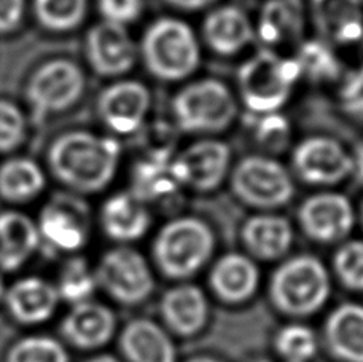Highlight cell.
I'll list each match as a JSON object with an SVG mask.
<instances>
[{"mask_svg": "<svg viewBox=\"0 0 363 362\" xmlns=\"http://www.w3.org/2000/svg\"><path fill=\"white\" fill-rule=\"evenodd\" d=\"M121 161V144L115 136L74 129L53 141L48 166L57 182L77 193H97L113 182Z\"/></svg>", "mask_w": 363, "mask_h": 362, "instance_id": "cell-1", "label": "cell"}, {"mask_svg": "<svg viewBox=\"0 0 363 362\" xmlns=\"http://www.w3.org/2000/svg\"><path fill=\"white\" fill-rule=\"evenodd\" d=\"M138 48L147 72L163 83L188 80L203 61L196 32L177 16H161L148 24Z\"/></svg>", "mask_w": 363, "mask_h": 362, "instance_id": "cell-2", "label": "cell"}, {"mask_svg": "<svg viewBox=\"0 0 363 362\" xmlns=\"http://www.w3.org/2000/svg\"><path fill=\"white\" fill-rule=\"evenodd\" d=\"M301 79V67L295 56L262 48L238 70L239 101L252 115L281 112Z\"/></svg>", "mask_w": 363, "mask_h": 362, "instance_id": "cell-3", "label": "cell"}, {"mask_svg": "<svg viewBox=\"0 0 363 362\" xmlns=\"http://www.w3.org/2000/svg\"><path fill=\"white\" fill-rule=\"evenodd\" d=\"M171 114L182 133L216 138L228 131L236 121L239 104L225 82L206 77L185 83L174 94Z\"/></svg>", "mask_w": 363, "mask_h": 362, "instance_id": "cell-4", "label": "cell"}, {"mask_svg": "<svg viewBox=\"0 0 363 362\" xmlns=\"http://www.w3.org/2000/svg\"><path fill=\"white\" fill-rule=\"evenodd\" d=\"M216 251V234L196 216L171 219L160 229L153 243L157 267L171 280L184 281L199 273Z\"/></svg>", "mask_w": 363, "mask_h": 362, "instance_id": "cell-5", "label": "cell"}, {"mask_svg": "<svg viewBox=\"0 0 363 362\" xmlns=\"http://www.w3.org/2000/svg\"><path fill=\"white\" fill-rule=\"evenodd\" d=\"M332 280L325 265L314 256L290 257L272 273L269 295L279 312L306 318L325 305Z\"/></svg>", "mask_w": 363, "mask_h": 362, "instance_id": "cell-6", "label": "cell"}, {"mask_svg": "<svg viewBox=\"0 0 363 362\" xmlns=\"http://www.w3.org/2000/svg\"><path fill=\"white\" fill-rule=\"evenodd\" d=\"M228 180L239 202L262 212L287 206L295 195L294 174L271 155L250 153L239 158Z\"/></svg>", "mask_w": 363, "mask_h": 362, "instance_id": "cell-7", "label": "cell"}, {"mask_svg": "<svg viewBox=\"0 0 363 362\" xmlns=\"http://www.w3.org/2000/svg\"><path fill=\"white\" fill-rule=\"evenodd\" d=\"M291 174L303 184L328 190L352 176V153L332 136H308L291 150Z\"/></svg>", "mask_w": 363, "mask_h": 362, "instance_id": "cell-8", "label": "cell"}, {"mask_svg": "<svg viewBox=\"0 0 363 362\" xmlns=\"http://www.w3.org/2000/svg\"><path fill=\"white\" fill-rule=\"evenodd\" d=\"M85 89L86 75L79 64L57 57L37 67L28 82L26 96L37 117H47L74 107Z\"/></svg>", "mask_w": 363, "mask_h": 362, "instance_id": "cell-9", "label": "cell"}, {"mask_svg": "<svg viewBox=\"0 0 363 362\" xmlns=\"http://www.w3.org/2000/svg\"><path fill=\"white\" fill-rule=\"evenodd\" d=\"M97 286L121 305H139L155 289L153 271L138 249L118 246L101 257L94 270Z\"/></svg>", "mask_w": 363, "mask_h": 362, "instance_id": "cell-10", "label": "cell"}, {"mask_svg": "<svg viewBox=\"0 0 363 362\" xmlns=\"http://www.w3.org/2000/svg\"><path fill=\"white\" fill-rule=\"evenodd\" d=\"M233 150L218 138H199L172 157V170L182 190L211 193L230 177Z\"/></svg>", "mask_w": 363, "mask_h": 362, "instance_id": "cell-11", "label": "cell"}, {"mask_svg": "<svg viewBox=\"0 0 363 362\" xmlns=\"http://www.w3.org/2000/svg\"><path fill=\"white\" fill-rule=\"evenodd\" d=\"M298 224L315 243L345 241L355 225V209L345 193L332 189L315 192L298 206Z\"/></svg>", "mask_w": 363, "mask_h": 362, "instance_id": "cell-12", "label": "cell"}, {"mask_svg": "<svg viewBox=\"0 0 363 362\" xmlns=\"http://www.w3.org/2000/svg\"><path fill=\"white\" fill-rule=\"evenodd\" d=\"M153 96L144 82L120 79L97 98V114L110 133L133 136L140 131L152 112Z\"/></svg>", "mask_w": 363, "mask_h": 362, "instance_id": "cell-13", "label": "cell"}, {"mask_svg": "<svg viewBox=\"0 0 363 362\" xmlns=\"http://www.w3.org/2000/svg\"><path fill=\"white\" fill-rule=\"evenodd\" d=\"M85 50L91 69L107 79H121L139 61V48L125 26L104 19L88 31Z\"/></svg>", "mask_w": 363, "mask_h": 362, "instance_id": "cell-14", "label": "cell"}, {"mask_svg": "<svg viewBox=\"0 0 363 362\" xmlns=\"http://www.w3.org/2000/svg\"><path fill=\"white\" fill-rule=\"evenodd\" d=\"M40 243L53 252L75 254L88 243V217L83 206L72 198L62 197L50 202L37 222Z\"/></svg>", "mask_w": 363, "mask_h": 362, "instance_id": "cell-15", "label": "cell"}, {"mask_svg": "<svg viewBox=\"0 0 363 362\" xmlns=\"http://www.w3.org/2000/svg\"><path fill=\"white\" fill-rule=\"evenodd\" d=\"M201 37L207 50L220 57H233L250 47L257 38L255 24L238 5H218L207 13Z\"/></svg>", "mask_w": 363, "mask_h": 362, "instance_id": "cell-16", "label": "cell"}, {"mask_svg": "<svg viewBox=\"0 0 363 362\" xmlns=\"http://www.w3.org/2000/svg\"><path fill=\"white\" fill-rule=\"evenodd\" d=\"M306 11L303 0H267L257 18L255 35L264 48L276 51L304 40Z\"/></svg>", "mask_w": 363, "mask_h": 362, "instance_id": "cell-17", "label": "cell"}, {"mask_svg": "<svg viewBox=\"0 0 363 362\" xmlns=\"http://www.w3.org/2000/svg\"><path fill=\"white\" fill-rule=\"evenodd\" d=\"M6 312L23 326L43 324L53 318L61 297L55 284L38 276H26L6 287Z\"/></svg>", "mask_w": 363, "mask_h": 362, "instance_id": "cell-18", "label": "cell"}, {"mask_svg": "<svg viewBox=\"0 0 363 362\" xmlns=\"http://www.w3.org/2000/svg\"><path fill=\"white\" fill-rule=\"evenodd\" d=\"M116 331V316L99 302H82L72 305L61 322V335L79 350H96L107 345Z\"/></svg>", "mask_w": 363, "mask_h": 362, "instance_id": "cell-19", "label": "cell"}, {"mask_svg": "<svg viewBox=\"0 0 363 362\" xmlns=\"http://www.w3.org/2000/svg\"><path fill=\"white\" fill-rule=\"evenodd\" d=\"M172 157L167 148H157L135 161L129 192L144 204L164 203L182 190L172 170Z\"/></svg>", "mask_w": 363, "mask_h": 362, "instance_id": "cell-20", "label": "cell"}, {"mask_svg": "<svg viewBox=\"0 0 363 362\" xmlns=\"http://www.w3.org/2000/svg\"><path fill=\"white\" fill-rule=\"evenodd\" d=\"M101 225L106 235L116 243H134L152 227L148 206L131 192H118L108 197L101 209Z\"/></svg>", "mask_w": 363, "mask_h": 362, "instance_id": "cell-21", "label": "cell"}, {"mask_svg": "<svg viewBox=\"0 0 363 362\" xmlns=\"http://www.w3.org/2000/svg\"><path fill=\"white\" fill-rule=\"evenodd\" d=\"M241 238L250 256L276 260L287 254L294 244V225L276 212H258L242 224Z\"/></svg>", "mask_w": 363, "mask_h": 362, "instance_id": "cell-22", "label": "cell"}, {"mask_svg": "<svg viewBox=\"0 0 363 362\" xmlns=\"http://www.w3.org/2000/svg\"><path fill=\"white\" fill-rule=\"evenodd\" d=\"M211 287L225 303L247 302L260 283V271L254 258L238 252L220 257L211 271Z\"/></svg>", "mask_w": 363, "mask_h": 362, "instance_id": "cell-23", "label": "cell"}, {"mask_svg": "<svg viewBox=\"0 0 363 362\" xmlns=\"http://www.w3.org/2000/svg\"><path fill=\"white\" fill-rule=\"evenodd\" d=\"M161 316L166 326L182 337H191L206 326L209 307L203 290L194 284H179L161 299Z\"/></svg>", "mask_w": 363, "mask_h": 362, "instance_id": "cell-24", "label": "cell"}, {"mask_svg": "<svg viewBox=\"0 0 363 362\" xmlns=\"http://www.w3.org/2000/svg\"><path fill=\"white\" fill-rule=\"evenodd\" d=\"M37 222L19 211L0 212V271L23 267L40 248Z\"/></svg>", "mask_w": 363, "mask_h": 362, "instance_id": "cell-25", "label": "cell"}, {"mask_svg": "<svg viewBox=\"0 0 363 362\" xmlns=\"http://www.w3.org/2000/svg\"><path fill=\"white\" fill-rule=\"evenodd\" d=\"M314 21L322 35L336 45H354L363 38L360 0H311Z\"/></svg>", "mask_w": 363, "mask_h": 362, "instance_id": "cell-26", "label": "cell"}, {"mask_svg": "<svg viewBox=\"0 0 363 362\" xmlns=\"http://www.w3.org/2000/svg\"><path fill=\"white\" fill-rule=\"evenodd\" d=\"M120 348L128 362H177L174 341L150 319H135L120 335Z\"/></svg>", "mask_w": 363, "mask_h": 362, "instance_id": "cell-27", "label": "cell"}, {"mask_svg": "<svg viewBox=\"0 0 363 362\" xmlns=\"http://www.w3.org/2000/svg\"><path fill=\"white\" fill-rule=\"evenodd\" d=\"M328 350L345 362H363V305L342 303L325 322Z\"/></svg>", "mask_w": 363, "mask_h": 362, "instance_id": "cell-28", "label": "cell"}, {"mask_svg": "<svg viewBox=\"0 0 363 362\" xmlns=\"http://www.w3.org/2000/svg\"><path fill=\"white\" fill-rule=\"evenodd\" d=\"M47 176L38 163L26 157H15L0 165V198L11 204L32 202L43 192Z\"/></svg>", "mask_w": 363, "mask_h": 362, "instance_id": "cell-29", "label": "cell"}, {"mask_svg": "<svg viewBox=\"0 0 363 362\" xmlns=\"http://www.w3.org/2000/svg\"><path fill=\"white\" fill-rule=\"evenodd\" d=\"M295 57L301 67V75L314 83L333 82L341 74L340 60L325 40H303Z\"/></svg>", "mask_w": 363, "mask_h": 362, "instance_id": "cell-30", "label": "cell"}, {"mask_svg": "<svg viewBox=\"0 0 363 362\" xmlns=\"http://www.w3.org/2000/svg\"><path fill=\"white\" fill-rule=\"evenodd\" d=\"M89 0H34V15L42 28L51 32H70L83 24Z\"/></svg>", "mask_w": 363, "mask_h": 362, "instance_id": "cell-31", "label": "cell"}, {"mask_svg": "<svg viewBox=\"0 0 363 362\" xmlns=\"http://www.w3.org/2000/svg\"><path fill=\"white\" fill-rule=\"evenodd\" d=\"M96 287L97 281L94 270H91L85 258L72 257L64 263L56 284L61 300L70 303V305L88 302L93 297Z\"/></svg>", "mask_w": 363, "mask_h": 362, "instance_id": "cell-32", "label": "cell"}, {"mask_svg": "<svg viewBox=\"0 0 363 362\" xmlns=\"http://www.w3.org/2000/svg\"><path fill=\"white\" fill-rule=\"evenodd\" d=\"M252 136L264 155L279 153L290 144L291 126L281 112L267 115H247Z\"/></svg>", "mask_w": 363, "mask_h": 362, "instance_id": "cell-33", "label": "cell"}, {"mask_svg": "<svg viewBox=\"0 0 363 362\" xmlns=\"http://www.w3.org/2000/svg\"><path fill=\"white\" fill-rule=\"evenodd\" d=\"M5 362H70L61 341L48 335H29L13 345Z\"/></svg>", "mask_w": 363, "mask_h": 362, "instance_id": "cell-34", "label": "cell"}, {"mask_svg": "<svg viewBox=\"0 0 363 362\" xmlns=\"http://www.w3.org/2000/svg\"><path fill=\"white\" fill-rule=\"evenodd\" d=\"M319 341L308 326L294 322L276 335V350L285 362H309L315 356Z\"/></svg>", "mask_w": 363, "mask_h": 362, "instance_id": "cell-35", "label": "cell"}, {"mask_svg": "<svg viewBox=\"0 0 363 362\" xmlns=\"http://www.w3.org/2000/svg\"><path fill=\"white\" fill-rule=\"evenodd\" d=\"M333 268L342 286L363 292V240L341 244L333 258Z\"/></svg>", "mask_w": 363, "mask_h": 362, "instance_id": "cell-36", "label": "cell"}, {"mask_svg": "<svg viewBox=\"0 0 363 362\" xmlns=\"http://www.w3.org/2000/svg\"><path fill=\"white\" fill-rule=\"evenodd\" d=\"M28 136V120L23 109L10 99H0V153L15 152Z\"/></svg>", "mask_w": 363, "mask_h": 362, "instance_id": "cell-37", "label": "cell"}, {"mask_svg": "<svg viewBox=\"0 0 363 362\" xmlns=\"http://www.w3.org/2000/svg\"><path fill=\"white\" fill-rule=\"evenodd\" d=\"M338 96L342 114L363 125V67L345 77Z\"/></svg>", "mask_w": 363, "mask_h": 362, "instance_id": "cell-38", "label": "cell"}, {"mask_svg": "<svg viewBox=\"0 0 363 362\" xmlns=\"http://www.w3.org/2000/svg\"><path fill=\"white\" fill-rule=\"evenodd\" d=\"M97 9L104 21L128 28L139 21L144 13V0H97Z\"/></svg>", "mask_w": 363, "mask_h": 362, "instance_id": "cell-39", "label": "cell"}, {"mask_svg": "<svg viewBox=\"0 0 363 362\" xmlns=\"http://www.w3.org/2000/svg\"><path fill=\"white\" fill-rule=\"evenodd\" d=\"M26 11V0H0V34L19 28Z\"/></svg>", "mask_w": 363, "mask_h": 362, "instance_id": "cell-40", "label": "cell"}, {"mask_svg": "<svg viewBox=\"0 0 363 362\" xmlns=\"http://www.w3.org/2000/svg\"><path fill=\"white\" fill-rule=\"evenodd\" d=\"M163 2L176 11L194 13V11L211 9V6L216 5L218 0H163Z\"/></svg>", "mask_w": 363, "mask_h": 362, "instance_id": "cell-41", "label": "cell"}, {"mask_svg": "<svg viewBox=\"0 0 363 362\" xmlns=\"http://www.w3.org/2000/svg\"><path fill=\"white\" fill-rule=\"evenodd\" d=\"M352 153V176L357 182L363 184V144L355 147Z\"/></svg>", "mask_w": 363, "mask_h": 362, "instance_id": "cell-42", "label": "cell"}, {"mask_svg": "<svg viewBox=\"0 0 363 362\" xmlns=\"http://www.w3.org/2000/svg\"><path fill=\"white\" fill-rule=\"evenodd\" d=\"M86 362H120V361L113 356H110V354H99V356H96Z\"/></svg>", "mask_w": 363, "mask_h": 362, "instance_id": "cell-43", "label": "cell"}, {"mask_svg": "<svg viewBox=\"0 0 363 362\" xmlns=\"http://www.w3.org/2000/svg\"><path fill=\"white\" fill-rule=\"evenodd\" d=\"M188 362H222V361H218L216 358H211V356H198V358H193L191 361H188Z\"/></svg>", "mask_w": 363, "mask_h": 362, "instance_id": "cell-44", "label": "cell"}, {"mask_svg": "<svg viewBox=\"0 0 363 362\" xmlns=\"http://www.w3.org/2000/svg\"><path fill=\"white\" fill-rule=\"evenodd\" d=\"M5 292H6V286L4 283V276H2V273H0V300H4Z\"/></svg>", "mask_w": 363, "mask_h": 362, "instance_id": "cell-45", "label": "cell"}, {"mask_svg": "<svg viewBox=\"0 0 363 362\" xmlns=\"http://www.w3.org/2000/svg\"><path fill=\"white\" fill-rule=\"evenodd\" d=\"M360 222L363 225V202H362V206H360Z\"/></svg>", "mask_w": 363, "mask_h": 362, "instance_id": "cell-46", "label": "cell"}, {"mask_svg": "<svg viewBox=\"0 0 363 362\" xmlns=\"http://www.w3.org/2000/svg\"><path fill=\"white\" fill-rule=\"evenodd\" d=\"M255 362H271V361H268V359H260V361H255Z\"/></svg>", "mask_w": 363, "mask_h": 362, "instance_id": "cell-47", "label": "cell"}]
</instances>
